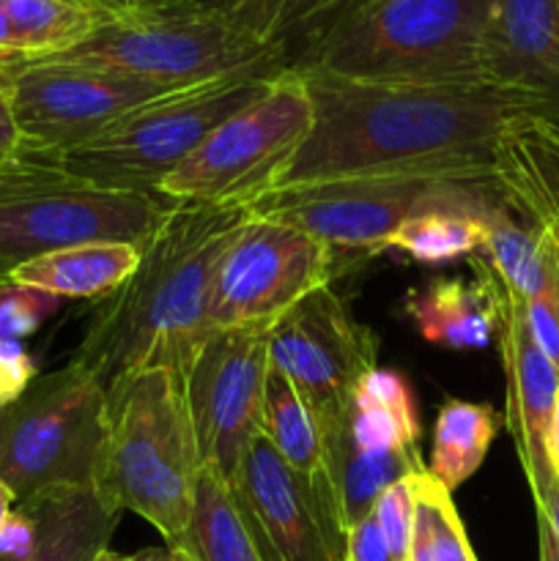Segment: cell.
<instances>
[{
	"label": "cell",
	"instance_id": "1",
	"mask_svg": "<svg viewBox=\"0 0 559 561\" xmlns=\"http://www.w3.org/2000/svg\"><path fill=\"white\" fill-rule=\"evenodd\" d=\"M296 75L312 124L274 190L370 175L493 181L504 129L515 118H540L524 96L491 82L376 85Z\"/></svg>",
	"mask_w": 559,
	"mask_h": 561
},
{
	"label": "cell",
	"instance_id": "2",
	"mask_svg": "<svg viewBox=\"0 0 559 561\" xmlns=\"http://www.w3.org/2000/svg\"><path fill=\"white\" fill-rule=\"evenodd\" d=\"M250 219V203H173L142 244L137 272L107 296L71 362L104 387L146 370L184 376L214 334L208 312L219 263Z\"/></svg>",
	"mask_w": 559,
	"mask_h": 561
},
{
	"label": "cell",
	"instance_id": "3",
	"mask_svg": "<svg viewBox=\"0 0 559 561\" xmlns=\"http://www.w3.org/2000/svg\"><path fill=\"white\" fill-rule=\"evenodd\" d=\"M491 16L493 0H365L310 33L288 69L376 85L488 82Z\"/></svg>",
	"mask_w": 559,
	"mask_h": 561
},
{
	"label": "cell",
	"instance_id": "4",
	"mask_svg": "<svg viewBox=\"0 0 559 561\" xmlns=\"http://www.w3.org/2000/svg\"><path fill=\"white\" fill-rule=\"evenodd\" d=\"M53 58L113 69L168 91L288 69L285 49L252 36L225 3L201 0L102 3L93 31Z\"/></svg>",
	"mask_w": 559,
	"mask_h": 561
},
{
	"label": "cell",
	"instance_id": "5",
	"mask_svg": "<svg viewBox=\"0 0 559 561\" xmlns=\"http://www.w3.org/2000/svg\"><path fill=\"white\" fill-rule=\"evenodd\" d=\"M201 471L184 376L146 370L110 383L96 491L113 507L140 515L164 546H175L190 520Z\"/></svg>",
	"mask_w": 559,
	"mask_h": 561
},
{
	"label": "cell",
	"instance_id": "6",
	"mask_svg": "<svg viewBox=\"0 0 559 561\" xmlns=\"http://www.w3.org/2000/svg\"><path fill=\"white\" fill-rule=\"evenodd\" d=\"M173 203L71 179L53 159L20 153L0 168V283L22 263L91 241L142 247Z\"/></svg>",
	"mask_w": 559,
	"mask_h": 561
},
{
	"label": "cell",
	"instance_id": "7",
	"mask_svg": "<svg viewBox=\"0 0 559 561\" xmlns=\"http://www.w3.org/2000/svg\"><path fill=\"white\" fill-rule=\"evenodd\" d=\"M497 181L436 179V175H370L266 192L252 201V214L305 230L340 255H378L403 222L436 208L502 206Z\"/></svg>",
	"mask_w": 559,
	"mask_h": 561
},
{
	"label": "cell",
	"instance_id": "8",
	"mask_svg": "<svg viewBox=\"0 0 559 561\" xmlns=\"http://www.w3.org/2000/svg\"><path fill=\"white\" fill-rule=\"evenodd\" d=\"M104 431L107 387L69 359L0 405V482L16 504L53 488H96Z\"/></svg>",
	"mask_w": 559,
	"mask_h": 561
},
{
	"label": "cell",
	"instance_id": "9",
	"mask_svg": "<svg viewBox=\"0 0 559 561\" xmlns=\"http://www.w3.org/2000/svg\"><path fill=\"white\" fill-rule=\"evenodd\" d=\"M272 77H230L170 93L142 104L91 142L53 162L71 179L102 190L159 197V184L175 173L225 118L255 102Z\"/></svg>",
	"mask_w": 559,
	"mask_h": 561
},
{
	"label": "cell",
	"instance_id": "10",
	"mask_svg": "<svg viewBox=\"0 0 559 561\" xmlns=\"http://www.w3.org/2000/svg\"><path fill=\"white\" fill-rule=\"evenodd\" d=\"M312 124L305 80L283 69L266 91L225 118L175 173L159 184L168 203H252L274 190Z\"/></svg>",
	"mask_w": 559,
	"mask_h": 561
},
{
	"label": "cell",
	"instance_id": "11",
	"mask_svg": "<svg viewBox=\"0 0 559 561\" xmlns=\"http://www.w3.org/2000/svg\"><path fill=\"white\" fill-rule=\"evenodd\" d=\"M22 153L58 159L85 146L142 104L170 96L168 88L113 69L71 60H22L5 75Z\"/></svg>",
	"mask_w": 559,
	"mask_h": 561
},
{
	"label": "cell",
	"instance_id": "12",
	"mask_svg": "<svg viewBox=\"0 0 559 561\" xmlns=\"http://www.w3.org/2000/svg\"><path fill=\"white\" fill-rule=\"evenodd\" d=\"M334 257L294 225L252 214L217 268L212 329H269L312 290L327 288Z\"/></svg>",
	"mask_w": 559,
	"mask_h": 561
},
{
	"label": "cell",
	"instance_id": "13",
	"mask_svg": "<svg viewBox=\"0 0 559 561\" xmlns=\"http://www.w3.org/2000/svg\"><path fill=\"white\" fill-rule=\"evenodd\" d=\"M263 561H345V529L327 471L301 477L263 433L228 480Z\"/></svg>",
	"mask_w": 559,
	"mask_h": 561
},
{
	"label": "cell",
	"instance_id": "14",
	"mask_svg": "<svg viewBox=\"0 0 559 561\" xmlns=\"http://www.w3.org/2000/svg\"><path fill=\"white\" fill-rule=\"evenodd\" d=\"M376 337L332 288H318L269 329V359L316 425L343 414L362 378L376 370Z\"/></svg>",
	"mask_w": 559,
	"mask_h": 561
},
{
	"label": "cell",
	"instance_id": "15",
	"mask_svg": "<svg viewBox=\"0 0 559 561\" xmlns=\"http://www.w3.org/2000/svg\"><path fill=\"white\" fill-rule=\"evenodd\" d=\"M269 332H214L184 373V394L203 466L230 480L247 447L261 433Z\"/></svg>",
	"mask_w": 559,
	"mask_h": 561
},
{
	"label": "cell",
	"instance_id": "16",
	"mask_svg": "<svg viewBox=\"0 0 559 561\" xmlns=\"http://www.w3.org/2000/svg\"><path fill=\"white\" fill-rule=\"evenodd\" d=\"M497 343L504 381H507L504 422L532 491L535 513H540L559 493V480L551 463V420L559 394V367L532 337L524 299L515 296L502 279H499Z\"/></svg>",
	"mask_w": 559,
	"mask_h": 561
},
{
	"label": "cell",
	"instance_id": "17",
	"mask_svg": "<svg viewBox=\"0 0 559 561\" xmlns=\"http://www.w3.org/2000/svg\"><path fill=\"white\" fill-rule=\"evenodd\" d=\"M96 488H53L20 502L0 529V561H96L121 520Z\"/></svg>",
	"mask_w": 559,
	"mask_h": 561
},
{
	"label": "cell",
	"instance_id": "18",
	"mask_svg": "<svg viewBox=\"0 0 559 561\" xmlns=\"http://www.w3.org/2000/svg\"><path fill=\"white\" fill-rule=\"evenodd\" d=\"M488 82L559 124V0H493Z\"/></svg>",
	"mask_w": 559,
	"mask_h": 561
},
{
	"label": "cell",
	"instance_id": "19",
	"mask_svg": "<svg viewBox=\"0 0 559 561\" xmlns=\"http://www.w3.org/2000/svg\"><path fill=\"white\" fill-rule=\"evenodd\" d=\"M475 279L442 277L406 296V316L433 345L480 351L497 340L499 279L486 257H469Z\"/></svg>",
	"mask_w": 559,
	"mask_h": 561
},
{
	"label": "cell",
	"instance_id": "20",
	"mask_svg": "<svg viewBox=\"0 0 559 561\" xmlns=\"http://www.w3.org/2000/svg\"><path fill=\"white\" fill-rule=\"evenodd\" d=\"M497 181L504 203L526 225L559 241V124L515 118L497 146Z\"/></svg>",
	"mask_w": 559,
	"mask_h": 561
},
{
	"label": "cell",
	"instance_id": "21",
	"mask_svg": "<svg viewBox=\"0 0 559 561\" xmlns=\"http://www.w3.org/2000/svg\"><path fill=\"white\" fill-rule=\"evenodd\" d=\"M316 427L318 442H321L323 471L334 488L345 529L367 518L376 507L378 496L389 485L425 469L417 453H376V449L356 447L354 438L345 431L343 414Z\"/></svg>",
	"mask_w": 559,
	"mask_h": 561
},
{
	"label": "cell",
	"instance_id": "22",
	"mask_svg": "<svg viewBox=\"0 0 559 561\" xmlns=\"http://www.w3.org/2000/svg\"><path fill=\"white\" fill-rule=\"evenodd\" d=\"M140 250L126 241H91L64 247L22 263L9 283L47 290L58 299H102L113 296L140 266ZM3 279V283H5Z\"/></svg>",
	"mask_w": 559,
	"mask_h": 561
},
{
	"label": "cell",
	"instance_id": "23",
	"mask_svg": "<svg viewBox=\"0 0 559 561\" xmlns=\"http://www.w3.org/2000/svg\"><path fill=\"white\" fill-rule=\"evenodd\" d=\"M480 255L524 301L559 296V241L548 230L518 222L510 206L488 217Z\"/></svg>",
	"mask_w": 559,
	"mask_h": 561
},
{
	"label": "cell",
	"instance_id": "24",
	"mask_svg": "<svg viewBox=\"0 0 559 561\" xmlns=\"http://www.w3.org/2000/svg\"><path fill=\"white\" fill-rule=\"evenodd\" d=\"M343 425L356 447L376 453H417L420 416L409 381L395 370L367 373L343 411Z\"/></svg>",
	"mask_w": 559,
	"mask_h": 561
},
{
	"label": "cell",
	"instance_id": "25",
	"mask_svg": "<svg viewBox=\"0 0 559 561\" xmlns=\"http://www.w3.org/2000/svg\"><path fill=\"white\" fill-rule=\"evenodd\" d=\"M175 551L186 561H263L225 477L203 466L192 513Z\"/></svg>",
	"mask_w": 559,
	"mask_h": 561
},
{
	"label": "cell",
	"instance_id": "26",
	"mask_svg": "<svg viewBox=\"0 0 559 561\" xmlns=\"http://www.w3.org/2000/svg\"><path fill=\"white\" fill-rule=\"evenodd\" d=\"M497 411L488 403L444 400L433 425V449L427 474L442 482L449 493L458 491L482 466L497 438Z\"/></svg>",
	"mask_w": 559,
	"mask_h": 561
},
{
	"label": "cell",
	"instance_id": "27",
	"mask_svg": "<svg viewBox=\"0 0 559 561\" xmlns=\"http://www.w3.org/2000/svg\"><path fill=\"white\" fill-rule=\"evenodd\" d=\"M22 58H53L80 44L96 25L102 3L93 0H0Z\"/></svg>",
	"mask_w": 559,
	"mask_h": 561
},
{
	"label": "cell",
	"instance_id": "28",
	"mask_svg": "<svg viewBox=\"0 0 559 561\" xmlns=\"http://www.w3.org/2000/svg\"><path fill=\"white\" fill-rule=\"evenodd\" d=\"M507 206V203H502ZM475 211V208H436L411 217L398 228L389 241V250L411 257L414 263H449L460 257H471L486 244V222L491 214Z\"/></svg>",
	"mask_w": 559,
	"mask_h": 561
},
{
	"label": "cell",
	"instance_id": "29",
	"mask_svg": "<svg viewBox=\"0 0 559 561\" xmlns=\"http://www.w3.org/2000/svg\"><path fill=\"white\" fill-rule=\"evenodd\" d=\"M261 433L269 438L280 458L299 471L301 477H321V442H318V427L310 409L294 383L280 370H269L266 398H263V422Z\"/></svg>",
	"mask_w": 559,
	"mask_h": 561
},
{
	"label": "cell",
	"instance_id": "30",
	"mask_svg": "<svg viewBox=\"0 0 559 561\" xmlns=\"http://www.w3.org/2000/svg\"><path fill=\"white\" fill-rule=\"evenodd\" d=\"M409 561H477L453 493L433 480L427 469L417 474Z\"/></svg>",
	"mask_w": 559,
	"mask_h": 561
},
{
	"label": "cell",
	"instance_id": "31",
	"mask_svg": "<svg viewBox=\"0 0 559 561\" xmlns=\"http://www.w3.org/2000/svg\"><path fill=\"white\" fill-rule=\"evenodd\" d=\"M225 9L269 47L288 53L290 42L307 38L354 0H223Z\"/></svg>",
	"mask_w": 559,
	"mask_h": 561
},
{
	"label": "cell",
	"instance_id": "32",
	"mask_svg": "<svg viewBox=\"0 0 559 561\" xmlns=\"http://www.w3.org/2000/svg\"><path fill=\"white\" fill-rule=\"evenodd\" d=\"M58 296L16 283H0V337L22 340L36 332L55 310Z\"/></svg>",
	"mask_w": 559,
	"mask_h": 561
},
{
	"label": "cell",
	"instance_id": "33",
	"mask_svg": "<svg viewBox=\"0 0 559 561\" xmlns=\"http://www.w3.org/2000/svg\"><path fill=\"white\" fill-rule=\"evenodd\" d=\"M420 474V471H417ZM417 474L403 477L395 485L378 496L373 507V518L381 526L384 537L389 542L395 561H409L411 546V526H414V499H417Z\"/></svg>",
	"mask_w": 559,
	"mask_h": 561
},
{
	"label": "cell",
	"instance_id": "34",
	"mask_svg": "<svg viewBox=\"0 0 559 561\" xmlns=\"http://www.w3.org/2000/svg\"><path fill=\"white\" fill-rule=\"evenodd\" d=\"M36 376V362L22 348V340L0 337V405L14 403Z\"/></svg>",
	"mask_w": 559,
	"mask_h": 561
},
{
	"label": "cell",
	"instance_id": "35",
	"mask_svg": "<svg viewBox=\"0 0 559 561\" xmlns=\"http://www.w3.org/2000/svg\"><path fill=\"white\" fill-rule=\"evenodd\" d=\"M345 561H395L381 526L373 515L354 524L345 537Z\"/></svg>",
	"mask_w": 559,
	"mask_h": 561
},
{
	"label": "cell",
	"instance_id": "36",
	"mask_svg": "<svg viewBox=\"0 0 559 561\" xmlns=\"http://www.w3.org/2000/svg\"><path fill=\"white\" fill-rule=\"evenodd\" d=\"M22 153L20 129H16L14 110H11L9 91H5L3 80H0V168L16 159Z\"/></svg>",
	"mask_w": 559,
	"mask_h": 561
},
{
	"label": "cell",
	"instance_id": "37",
	"mask_svg": "<svg viewBox=\"0 0 559 561\" xmlns=\"http://www.w3.org/2000/svg\"><path fill=\"white\" fill-rule=\"evenodd\" d=\"M537 537H540V561H559V493L546 510L537 513Z\"/></svg>",
	"mask_w": 559,
	"mask_h": 561
},
{
	"label": "cell",
	"instance_id": "38",
	"mask_svg": "<svg viewBox=\"0 0 559 561\" xmlns=\"http://www.w3.org/2000/svg\"><path fill=\"white\" fill-rule=\"evenodd\" d=\"M0 60H9V64H22V53L16 47L14 31H11V22L5 16L3 5H0Z\"/></svg>",
	"mask_w": 559,
	"mask_h": 561
},
{
	"label": "cell",
	"instance_id": "39",
	"mask_svg": "<svg viewBox=\"0 0 559 561\" xmlns=\"http://www.w3.org/2000/svg\"><path fill=\"white\" fill-rule=\"evenodd\" d=\"M132 561H186V559L181 557V551H175V548L162 546V548H148V551L135 553Z\"/></svg>",
	"mask_w": 559,
	"mask_h": 561
},
{
	"label": "cell",
	"instance_id": "40",
	"mask_svg": "<svg viewBox=\"0 0 559 561\" xmlns=\"http://www.w3.org/2000/svg\"><path fill=\"white\" fill-rule=\"evenodd\" d=\"M551 463H554V474L559 480V394H557V405H554V420H551Z\"/></svg>",
	"mask_w": 559,
	"mask_h": 561
},
{
	"label": "cell",
	"instance_id": "41",
	"mask_svg": "<svg viewBox=\"0 0 559 561\" xmlns=\"http://www.w3.org/2000/svg\"><path fill=\"white\" fill-rule=\"evenodd\" d=\"M14 507H16L14 493H11L9 488H5L3 482H0V529H3V524H5V520H9L11 510H14Z\"/></svg>",
	"mask_w": 559,
	"mask_h": 561
},
{
	"label": "cell",
	"instance_id": "42",
	"mask_svg": "<svg viewBox=\"0 0 559 561\" xmlns=\"http://www.w3.org/2000/svg\"><path fill=\"white\" fill-rule=\"evenodd\" d=\"M96 561H132V557H124V553H115V551H110V548H107V551L99 553Z\"/></svg>",
	"mask_w": 559,
	"mask_h": 561
},
{
	"label": "cell",
	"instance_id": "43",
	"mask_svg": "<svg viewBox=\"0 0 559 561\" xmlns=\"http://www.w3.org/2000/svg\"><path fill=\"white\" fill-rule=\"evenodd\" d=\"M16 64H9V60H0V80H5V75H9L11 69H14Z\"/></svg>",
	"mask_w": 559,
	"mask_h": 561
},
{
	"label": "cell",
	"instance_id": "44",
	"mask_svg": "<svg viewBox=\"0 0 559 561\" xmlns=\"http://www.w3.org/2000/svg\"><path fill=\"white\" fill-rule=\"evenodd\" d=\"M356 3H365V0H354V3H351V5H356Z\"/></svg>",
	"mask_w": 559,
	"mask_h": 561
},
{
	"label": "cell",
	"instance_id": "45",
	"mask_svg": "<svg viewBox=\"0 0 559 561\" xmlns=\"http://www.w3.org/2000/svg\"><path fill=\"white\" fill-rule=\"evenodd\" d=\"M96 3H99V0H96Z\"/></svg>",
	"mask_w": 559,
	"mask_h": 561
}]
</instances>
